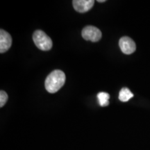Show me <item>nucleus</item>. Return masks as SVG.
Segmentation results:
<instances>
[{
  "label": "nucleus",
  "instance_id": "423d86ee",
  "mask_svg": "<svg viewBox=\"0 0 150 150\" xmlns=\"http://www.w3.org/2000/svg\"><path fill=\"white\" fill-rule=\"evenodd\" d=\"M95 1L93 0H74L72 1L74 8L79 13H86L93 8Z\"/></svg>",
  "mask_w": 150,
  "mask_h": 150
},
{
  "label": "nucleus",
  "instance_id": "6e6552de",
  "mask_svg": "<svg viewBox=\"0 0 150 150\" xmlns=\"http://www.w3.org/2000/svg\"><path fill=\"white\" fill-rule=\"evenodd\" d=\"M97 99H98L99 104L101 106H107L109 105V100L110 95L107 93L104 92H101L97 94Z\"/></svg>",
  "mask_w": 150,
  "mask_h": 150
},
{
  "label": "nucleus",
  "instance_id": "39448f33",
  "mask_svg": "<svg viewBox=\"0 0 150 150\" xmlns=\"http://www.w3.org/2000/svg\"><path fill=\"white\" fill-rule=\"evenodd\" d=\"M12 45V38L4 30H0V53H4L10 49Z\"/></svg>",
  "mask_w": 150,
  "mask_h": 150
},
{
  "label": "nucleus",
  "instance_id": "f03ea898",
  "mask_svg": "<svg viewBox=\"0 0 150 150\" xmlns=\"http://www.w3.org/2000/svg\"><path fill=\"white\" fill-rule=\"evenodd\" d=\"M33 40L37 47L42 51L51 50L53 45L52 39L41 30H37L33 33Z\"/></svg>",
  "mask_w": 150,
  "mask_h": 150
},
{
  "label": "nucleus",
  "instance_id": "0eeeda50",
  "mask_svg": "<svg viewBox=\"0 0 150 150\" xmlns=\"http://www.w3.org/2000/svg\"><path fill=\"white\" fill-rule=\"evenodd\" d=\"M134 97V94L127 88H123L119 93V99L122 102H128L129 99Z\"/></svg>",
  "mask_w": 150,
  "mask_h": 150
},
{
  "label": "nucleus",
  "instance_id": "f257e3e1",
  "mask_svg": "<svg viewBox=\"0 0 150 150\" xmlns=\"http://www.w3.org/2000/svg\"><path fill=\"white\" fill-rule=\"evenodd\" d=\"M65 82V73L60 70H56L48 75L45 85L47 91L50 93H55L63 87Z\"/></svg>",
  "mask_w": 150,
  "mask_h": 150
},
{
  "label": "nucleus",
  "instance_id": "1a4fd4ad",
  "mask_svg": "<svg viewBox=\"0 0 150 150\" xmlns=\"http://www.w3.org/2000/svg\"><path fill=\"white\" fill-rule=\"evenodd\" d=\"M8 95L5 91H0V106L3 107L4 106L7 100H8Z\"/></svg>",
  "mask_w": 150,
  "mask_h": 150
},
{
  "label": "nucleus",
  "instance_id": "9d476101",
  "mask_svg": "<svg viewBox=\"0 0 150 150\" xmlns=\"http://www.w3.org/2000/svg\"><path fill=\"white\" fill-rule=\"evenodd\" d=\"M97 2H99V3L105 2V0H97Z\"/></svg>",
  "mask_w": 150,
  "mask_h": 150
},
{
  "label": "nucleus",
  "instance_id": "7ed1b4c3",
  "mask_svg": "<svg viewBox=\"0 0 150 150\" xmlns=\"http://www.w3.org/2000/svg\"><path fill=\"white\" fill-rule=\"evenodd\" d=\"M82 37L86 40H90L91 42H98L102 38V32L98 28L94 26H87L82 30Z\"/></svg>",
  "mask_w": 150,
  "mask_h": 150
},
{
  "label": "nucleus",
  "instance_id": "20e7f679",
  "mask_svg": "<svg viewBox=\"0 0 150 150\" xmlns=\"http://www.w3.org/2000/svg\"><path fill=\"white\" fill-rule=\"evenodd\" d=\"M119 46L121 51L125 54H131L136 51V43L128 36L122 37L119 40Z\"/></svg>",
  "mask_w": 150,
  "mask_h": 150
}]
</instances>
